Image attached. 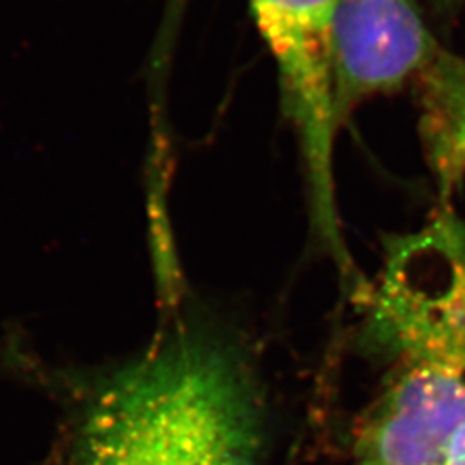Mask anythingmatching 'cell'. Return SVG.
Returning <instances> with one entry per match:
<instances>
[{"label":"cell","mask_w":465,"mask_h":465,"mask_svg":"<svg viewBox=\"0 0 465 465\" xmlns=\"http://www.w3.org/2000/svg\"><path fill=\"white\" fill-rule=\"evenodd\" d=\"M447 2H459V0H447Z\"/></svg>","instance_id":"obj_7"},{"label":"cell","mask_w":465,"mask_h":465,"mask_svg":"<svg viewBox=\"0 0 465 465\" xmlns=\"http://www.w3.org/2000/svg\"><path fill=\"white\" fill-rule=\"evenodd\" d=\"M338 0H250V9L278 67L282 107L299 134L312 221L326 249H340L332 180L334 134L332 23Z\"/></svg>","instance_id":"obj_3"},{"label":"cell","mask_w":465,"mask_h":465,"mask_svg":"<svg viewBox=\"0 0 465 465\" xmlns=\"http://www.w3.org/2000/svg\"><path fill=\"white\" fill-rule=\"evenodd\" d=\"M262 426L242 357L183 328L100 384L69 465H262Z\"/></svg>","instance_id":"obj_2"},{"label":"cell","mask_w":465,"mask_h":465,"mask_svg":"<svg viewBox=\"0 0 465 465\" xmlns=\"http://www.w3.org/2000/svg\"><path fill=\"white\" fill-rule=\"evenodd\" d=\"M443 465H465V424L457 432Z\"/></svg>","instance_id":"obj_6"},{"label":"cell","mask_w":465,"mask_h":465,"mask_svg":"<svg viewBox=\"0 0 465 465\" xmlns=\"http://www.w3.org/2000/svg\"><path fill=\"white\" fill-rule=\"evenodd\" d=\"M436 52L416 0H338L332 23L338 128L364 100L417 76Z\"/></svg>","instance_id":"obj_4"},{"label":"cell","mask_w":465,"mask_h":465,"mask_svg":"<svg viewBox=\"0 0 465 465\" xmlns=\"http://www.w3.org/2000/svg\"><path fill=\"white\" fill-rule=\"evenodd\" d=\"M416 78L426 157L449 207L465 176V59L438 49Z\"/></svg>","instance_id":"obj_5"},{"label":"cell","mask_w":465,"mask_h":465,"mask_svg":"<svg viewBox=\"0 0 465 465\" xmlns=\"http://www.w3.org/2000/svg\"><path fill=\"white\" fill-rule=\"evenodd\" d=\"M355 302L361 347L380 371L355 422V464H445L465 424L464 219L443 207L388 242Z\"/></svg>","instance_id":"obj_1"}]
</instances>
